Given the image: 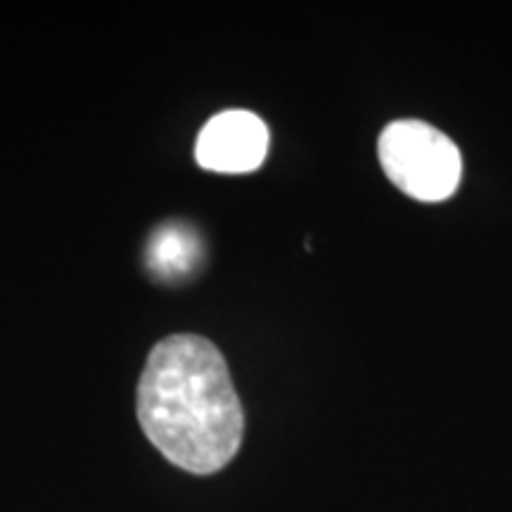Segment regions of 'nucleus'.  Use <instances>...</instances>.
Wrapping results in <instances>:
<instances>
[{
	"instance_id": "obj_1",
	"label": "nucleus",
	"mask_w": 512,
	"mask_h": 512,
	"mask_svg": "<svg viewBox=\"0 0 512 512\" xmlns=\"http://www.w3.org/2000/svg\"><path fill=\"white\" fill-rule=\"evenodd\" d=\"M136 411L152 446L192 475L223 470L245 437V413L226 358L190 332L166 337L150 351Z\"/></svg>"
},
{
	"instance_id": "obj_2",
	"label": "nucleus",
	"mask_w": 512,
	"mask_h": 512,
	"mask_svg": "<svg viewBox=\"0 0 512 512\" xmlns=\"http://www.w3.org/2000/svg\"><path fill=\"white\" fill-rule=\"evenodd\" d=\"M377 152L389 181L418 202L448 200L463 178V157L456 143L425 121L389 124Z\"/></svg>"
},
{
	"instance_id": "obj_3",
	"label": "nucleus",
	"mask_w": 512,
	"mask_h": 512,
	"mask_svg": "<svg viewBox=\"0 0 512 512\" xmlns=\"http://www.w3.org/2000/svg\"><path fill=\"white\" fill-rule=\"evenodd\" d=\"M268 128L256 114L230 110L207 121L197 138V164L216 174H249L264 164Z\"/></svg>"
},
{
	"instance_id": "obj_4",
	"label": "nucleus",
	"mask_w": 512,
	"mask_h": 512,
	"mask_svg": "<svg viewBox=\"0 0 512 512\" xmlns=\"http://www.w3.org/2000/svg\"><path fill=\"white\" fill-rule=\"evenodd\" d=\"M197 259H200V242L185 226H162L152 235L147 261L157 275L178 278L188 273Z\"/></svg>"
}]
</instances>
